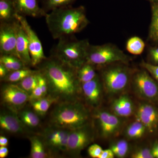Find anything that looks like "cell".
I'll use <instances>...</instances> for the list:
<instances>
[{
	"label": "cell",
	"instance_id": "25",
	"mask_svg": "<svg viewBox=\"0 0 158 158\" xmlns=\"http://www.w3.org/2000/svg\"><path fill=\"white\" fill-rule=\"evenodd\" d=\"M77 73L81 84L91 81L97 76L94 65L87 62L78 69Z\"/></svg>",
	"mask_w": 158,
	"mask_h": 158
},
{
	"label": "cell",
	"instance_id": "10",
	"mask_svg": "<svg viewBox=\"0 0 158 158\" xmlns=\"http://www.w3.org/2000/svg\"><path fill=\"white\" fill-rule=\"evenodd\" d=\"M16 19L20 23L27 36L32 66H37L47 58L41 43L36 33L29 25L26 17L17 15Z\"/></svg>",
	"mask_w": 158,
	"mask_h": 158
},
{
	"label": "cell",
	"instance_id": "1",
	"mask_svg": "<svg viewBox=\"0 0 158 158\" xmlns=\"http://www.w3.org/2000/svg\"><path fill=\"white\" fill-rule=\"evenodd\" d=\"M37 67L47 82L48 95L59 102L77 101L81 89L77 69L51 55Z\"/></svg>",
	"mask_w": 158,
	"mask_h": 158
},
{
	"label": "cell",
	"instance_id": "38",
	"mask_svg": "<svg viewBox=\"0 0 158 158\" xmlns=\"http://www.w3.org/2000/svg\"><path fill=\"white\" fill-rule=\"evenodd\" d=\"M115 157L114 153L112 150L110 149H107L103 150L99 158H113Z\"/></svg>",
	"mask_w": 158,
	"mask_h": 158
},
{
	"label": "cell",
	"instance_id": "35",
	"mask_svg": "<svg viewBox=\"0 0 158 158\" xmlns=\"http://www.w3.org/2000/svg\"><path fill=\"white\" fill-rule=\"evenodd\" d=\"M102 151V148L98 144H93L90 145L88 148V154L91 157L99 158Z\"/></svg>",
	"mask_w": 158,
	"mask_h": 158
},
{
	"label": "cell",
	"instance_id": "23",
	"mask_svg": "<svg viewBox=\"0 0 158 158\" xmlns=\"http://www.w3.org/2000/svg\"><path fill=\"white\" fill-rule=\"evenodd\" d=\"M56 102H58L56 99L48 95L37 100L31 102V104L34 112L39 116H44L52 105Z\"/></svg>",
	"mask_w": 158,
	"mask_h": 158
},
{
	"label": "cell",
	"instance_id": "26",
	"mask_svg": "<svg viewBox=\"0 0 158 158\" xmlns=\"http://www.w3.org/2000/svg\"><path fill=\"white\" fill-rule=\"evenodd\" d=\"M77 0H40L41 8L46 13L55 9L71 6Z\"/></svg>",
	"mask_w": 158,
	"mask_h": 158
},
{
	"label": "cell",
	"instance_id": "24",
	"mask_svg": "<svg viewBox=\"0 0 158 158\" xmlns=\"http://www.w3.org/2000/svg\"><path fill=\"white\" fill-rule=\"evenodd\" d=\"M0 63L4 65L9 72L28 67L19 57L14 55H1Z\"/></svg>",
	"mask_w": 158,
	"mask_h": 158
},
{
	"label": "cell",
	"instance_id": "28",
	"mask_svg": "<svg viewBox=\"0 0 158 158\" xmlns=\"http://www.w3.org/2000/svg\"><path fill=\"white\" fill-rule=\"evenodd\" d=\"M147 129L141 122L137 120L131 123L126 130V135L131 139H137L144 135Z\"/></svg>",
	"mask_w": 158,
	"mask_h": 158
},
{
	"label": "cell",
	"instance_id": "22",
	"mask_svg": "<svg viewBox=\"0 0 158 158\" xmlns=\"http://www.w3.org/2000/svg\"><path fill=\"white\" fill-rule=\"evenodd\" d=\"M17 113L20 119L26 128H34L39 126L40 122L39 115L34 110H21Z\"/></svg>",
	"mask_w": 158,
	"mask_h": 158
},
{
	"label": "cell",
	"instance_id": "27",
	"mask_svg": "<svg viewBox=\"0 0 158 158\" xmlns=\"http://www.w3.org/2000/svg\"><path fill=\"white\" fill-rule=\"evenodd\" d=\"M37 70H32L30 67L21 69L19 70L10 72L2 81L9 83L17 84L30 75L36 72Z\"/></svg>",
	"mask_w": 158,
	"mask_h": 158
},
{
	"label": "cell",
	"instance_id": "2",
	"mask_svg": "<svg viewBox=\"0 0 158 158\" xmlns=\"http://www.w3.org/2000/svg\"><path fill=\"white\" fill-rule=\"evenodd\" d=\"M47 25L54 39L73 36L85 28L89 21L83 6L60 8L47 13Z\"/></svg>",
	"mask_w": 158,
	"mask_h": 158
},
{
	"label": "cell",
	"instance_id": "42",
	"mask_svg": "<svg viewBox=\"0 0 158 158\" xmlns=\"http://www.w3.org/2000/svg\"><path fill=\"white\" fill-rule=\"evenodd\" d=\"M9 144V141L7 138L4 136H0V146L7 147Z\"/></svg>",
	"mask_w": 158,
	"mask_h": 158
},
{
	"label": "cell",
	"instance_id": "32",
	"mask_svg": "<svg viewBox=\"0 0 158 158\" xmlns=\"http://www.w3.org/2000/svg\"><path fill=\"white\" fill-rule=\"evenodd\" d=\"M110 148L113 152L115 156L118 158H124L128 153L129 146L127 141L121 140L111 144Z\"/></svg>",
	"mask_w": 158,
	"mask_h": 158
},
{
	"label": "cell",
	"instance_id": "6",
	"mask_svg": "<svg viewBox=\"0 0 158 158\" xmlns=\"http://www.w3.org/2000/svg\"><path fill=\"white\" fill-rule=\"evenodd\" d=\"M102 77L106 91L109 94H115L127 88L131 81V71L123 65H113L103 71Z\"/></svg>",
	"mask_w": 158,
	"mask_h": 158
},
{
	"label": "cell",
	"instance_id": "29",
	"mask_svg": "<svg viewBox=\"0 0 158 158\" xmlns=\"http://www.w3.org/2000/svg\"><path fill=\"white\" fill-rule=\"evenodd\" d=\"M152 15L149 37L153 41L158 42V2L152 3Z\"/></svg>",
	"mask_w": 158,
	"mask_h": 158
},
{
	"label": "cell",
	"instance_id": "41",
	"mask_svg": "<svg viewBox=\"0 0 158 158\" xmlns=\"http://www.w3.org/2000/svg\"><path fill=\"white\" fill-rule=\"evenodd\" d=\"M154 158H158V141L155 142L151 149Z\"/></svg>",
	"mask_w": 158,
	"mask_h": 158
},
{
	"label": "cell",
	"instance_id": "13",
	"mask_svg": "<svg viewBox=\"0 0 158 158\" xmlns=\"http://www.w3.org/2000/svg\"><path fill=\"white\" fill-rule=\"evenodd\" d=\"M97 115L102 137L111 138L116 135L121 128L122 123L118 116L105 110L99 111Z\"/></svg>",
	"mask_w": 158,
	"mask_h": 158
},
{
	"label": "cell",
	"instance_id": "43",
	"mask_svg": "<svg viewBox=\"0 0 158 158\" xmlns=\"http://www.w3.org/2000/svg\"><path fill=\"white\" fill-rule=\"evenodd\" d=\"M150 2H151L152 3L155 2H158V0H148Z\"/></svg>",
	"mask_w": 158,
	"mask_h": 158
},
{
	"label": "cell",
	"instance_id": "5",
	"mask_svg": "<svg viewBox=\"0 0 158 158\" xmlns=\"http://www.w3.org/2000/svg\"><path fill=\"white\" fill-rule=\"evenodd\" d=\"M128 56L118 48L111 44L90 45L87 54V62L94 65L102 66L117 62H129Z\"/></svg>",
	"mask_w": 158,
	"mask_h": 158
},
{
	"label": "cell",
	"instance_id": "16",
	"mask_svg": "<svg viewBox=\"0 0 158 158\" xmlns=\"http://www.w3.org/2000/svg\"><path fill=\"white\" fill-rule=\"evenodd\" d=\"M16 31V52L18 56L27 67L32 66L31 55L29 51L28 40L25 31L18 20L15 22Z\"/></svg>",
	"mask_w": 158,
	"mask_h": 158
},
{
	"label": "cell",
	"instance_id": "19",
	"mask_svg": "<svg viewBox=\"0 0 158 158\" xmlns=\"http://www.w3.org/2000/svg\"><path fill=\"white\" fill-rule=\"evenodd\" d=\"M113 113L119 117H127L134 113V103L129 97L122 95L113 100L111 105Z\"/></svg>",
	"mask_w": 158,
	"mask_h": 158
},
{
	"label": "cell",
	"instance_id": "39",
	"mask_svg": "<svg viewBox=\"0 0 158 158\" xmlns=\"http://www.w3.org/2000/svg\"><path fill=\"white\" fill-rule=\"evenodd\" d=\"M9 72L4 65L0 63V78L1 80H3L6 77V76L9 73Z\"/></svg>",
	"mask_w": 158,
	"mask_h": 158
},
{
	"label": "cell",
	"instance_id": "7",
	"mask_svg": "<svg viewBox=\"0 0 158 158\" xmlns=\"http://www.w3.org/2000/svg\"><path fill=\"white\" fill-rule=\"evenodd\" d=\"M1 98L2 102L8 109L17 113L30 101L28 94L15 83H7L3 85Z\"/></svg>",
	"mask_w": 158,
	"mask_h": 158
},
{
	"label": "cell",
	"instance_id": "33",
	"mask_svg": "<svg viewBox=\"0 0 158 158\" xmlns=\"http://www.w3.org/2000/svg\"><path fill=\"white\" fill-rule=\"evenodd\" d=\"M131 157L133 158H154L151 149L145 148H141L135 152Z\"/></svg>",
	"mask_w": 158,
	"mask_h": 158
},
{
	"label": "cell",
	"instance_id": "31",
	"mask_svg": "<svg viewBox=\"0 0 158 158\" xmlns=\"http://www.w3.org/2000/svg\"><path fill=\"white\" fill-rule=\"evenodd\" d=\"M145 44L144 41L137 36L131 37L127 42V50L133 55H140L143 52Z\"/></svg>",
	"mask_w": 158,
	"mask_h": 158
},
{
	"label": "cell",
	"instance_id": "18",
	"mask_svg": "<svg viewBox=\"0 0 158 158\" xmlns=\"http://www.w3.org/2000/svg\"><path fill=\"white\" fill-rule=\"evenodd\" d=\"M16 13L22 16L39 18L47 13L39 6L37 0H12Z\"/></svg>",
	"mask_w": 158,
	"mask_h": 158
},
{
	"label": "cell",
	"instance_id": "20",
	"mask_svg": "<svg viewBox=\"0 0 158 158\" xmlns=\"http://www.w3.org/2000/svg\"><path fill=\"white\" fill-rule=\"evenodd\" d=\"M17 15L12 0H0V23L13 22Z\"/></svg>",
	"mask_w": 158,
	"mask_h": 158
},
{
	"label": "cell",
	"instance_id": "14",
	"mask_svg": "<svg viewBox=\"0 0 158 158\" xmlns=\"http://www.w3.org/2000/svg\"><path fill=\"white\" fill-rule=\"evenodd\" d=\"M0 127L5 131L12 134H22L26 127L19 117L17 113L8 109L0 114Z\"/></svg>",
	"mask_w": 158,
	"mask_h": 158
},
{
	"label": "cell",
	"instance_id": "37",
	"mask_svg": "<svg viewBox=\"0 0 158 158\" xmlns=\"http://www.w3.org/2000/svg\"><path fill=\"white\" fill-rule=\"evenodd\" d=\"M149 55L152 62L155 64H158V47L151 49Z\"/></svg>",
	"mask_w": 158,
	"mask_h": 158
},
{
	"label": "cell",
	"instance_id": "36",
	"mask_svg": "<svg viewBox=\"0 0 158 158\" xmlns=\"http://www.w3.org/2000/svg\"><path fill=\"white\" fill-rule=\"evenodd\" d=\"M44 98L42 90L40 87L39 85H37V87L33 90L32 93L30 95V101L37 100Z\"/></svg>",
	"mask_w": 158,
	"mask_h": 158
},
{
	"label": "cell",
	"instance_id": "17",
	"mask_svg": "<svg viewBox=\"0 0 158 158\" xmlns=\"http://www.w3.org/2000/svg\"><path fill=\"white\" fill-rule=\"evenodd\" d=\"M81 88L88 104L93 107L100 104L102 97V86L98 76L91 81L81 84Z\"/></svg>",
	"mask_w": 158,
	"mask_h": 158
},
{
	"label": "cell",
	"instance_id": "11",
	"mask_svg": "<svg viewBox=\"0 0 158 158\" xmlns=\"http://www.w3.org/2000/svg\"><path fill=\"white\" fill-rule=\"evenodd\" d=\"M16 20L13 22L0 23L1 55H14L18 57L16 48Z\"/></svg>",
	"mask_w": 158,
	"mask_h": 158
},
{
	"label": "cell",
	"instance_id": "3",
	"mask_svg": "<svg viewBox=\"0 0 158 158\" xmlns=\"http://www.w3.org/2000/svg\"><path fill=\"white\" fill-rule=\"evenodd\" d=\"M89 116L86 108L77 101L59 102L52 112V126L72 130L88 124Z\"/></svg>",
	"mask_w": 158,
	"mask_h": 158
},
{
	"label": "cell",
	"instance_id": "8",
	"mask_svg": "<svg viewBox=\"0 0 158 158\" xmlns=\"http://www.w3.org/2000/svg\"><path fill=\"white\" fill-rule=\"evenodd\" d=\"M133 88L142 98L154 100L158 97V85L145 70L136 72L133 77Z\"/></svg>",
	"mask_w": 158,
	"mask_h": 158
},
{
	"label": "cell",
	"instance_id": "30",
	"mask_svg": "<svg viewBox=\"0 0 158 158\" xmlns=\"http://www.w3.org/2000/svg\"><path fill=\"white\" fill-rule=\"evenodd\" d=\"M38 75L39 70L37 69L36 72L26 77L17 84L30 95L38 85Z\"/></svg>",
	"mask_w": 158,
	"mask_h": 158
},
{
	"label": "cell",
	"instance_id": "40",
	"mask_svg": "<svg viewBox=\"0 0 158 158\" xmlns=\"http://www.w3.org/2000/svg\"><path fill=\"white\" fill-rule=\"evenodd\" d=\"M9 151L6 146H0V158H5L9 154Z\"/></svg>",
	"mask_w": 158,
	"mask_h": 158
},
{
	"label": "cell",
	"instance_id": "12",
	"mask_svg": "<svg viewBox=\"0 0 158 158\" xmlns=\"http://www.w3.org/2000/svg\"><path fill=\"white\" fill-rule=\"evenodd\" d=\"M70 131L53 126L47 129L43 134L46 146L54 151L66 152Z\"/></svg>",
	"mask_w": 158,
	"mask_h": 158
},
{
	"label": "cell",
	"instance_id": "9",
	"mask_svg": "<svg viewBox=\"0 0 158 158\" xmlns=\"http://www.w3.org/2000/svg\"><path fill=\"white\" fill-rule=\"evenodd\" d=\"M94 139L93 131L88 124L70 130L66 152L72 156L78 155Z\"/></svg>",
	"mask_w": 158,
	"mask_h": 158
},
{
	"label": "cell",
	"instance_id": "15",
	"mask_svg": "<svg viewBox=\"0 0 158 158\" xmlns=\"http://www.w3.org/2000/svg\"><path fill=\"white\" fill-rule=\"evenodd\" d=\"M137 120L145 126L147 131L153 133L158 126V109L152 105L143 103L139 106L136 113Z\"/></svg>",
	"mask_w": 158,
	"mask_h": 158
},
{
	"label": "cell",
	"instance_id": "21",
	"mask_svg": "<svg viewBox=\"0 0 158 158\" xmlns=\"http://www.w3.org/2000/svg\"><path fill=\"white\" fill-rule=\"evenodd\" d=\"M31 141V150L30 157L45 158L48 155L46 150V145L43 139L38 136H34L29 138Z\"/></svg>",
	"mask_w": 158,
	"mask_h": 158
},
{
	"label": "cell",
	"instance_id": "4",
	"mask_svg": "<svg viewBox=\"0 0 158 158\" xmlns=\"http://www.w3.org/2000/svg\"><path fill=\"white\" fill-rule=\"evenodd\" d=\"M73 36L62 37L51 52V55L74 67L79 69L87 62L90 44L88 40H78Z\"/></svg>",
	"mask_w": 158,
	"mask_h": 158
},
{
	"label": "cell",
	"instance_id": "34",
	"mask_svg": "<svg viewBox=\"0 0 158 158\" xmlns=\"http://www.w3.org/2000/svg\"><path fill=\"white\" fill-rule=\"evenodd\" d=\"M141 66L149 73L158 82V65H152L143 61Z\"/></svg>",
	"mask_w": 158,
	"mask_h": 158
}]
</instances>
